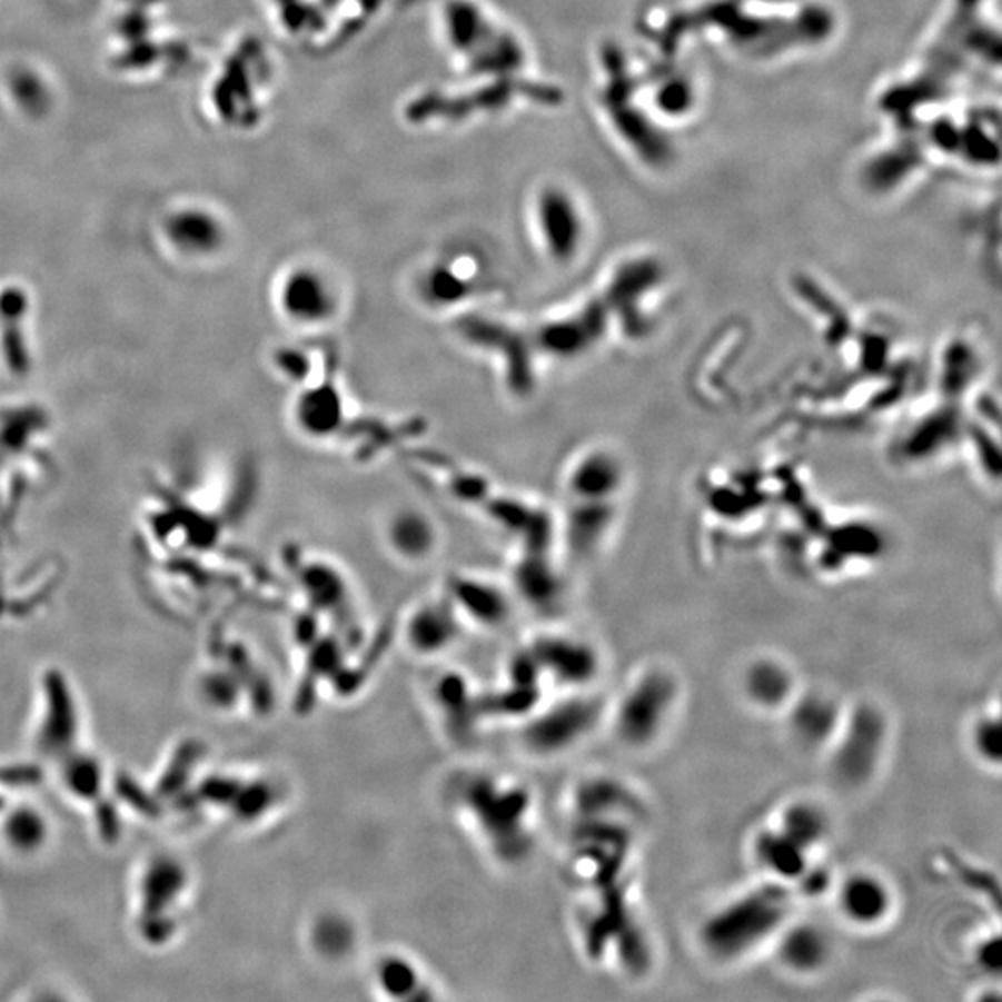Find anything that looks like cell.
Returning a JSON list of instances; mask_svg holds the SVG:
<instances>
[{"mask_svg":"<svg viewBox=\"0 0 1002 1002\" xmlns=\"http://www.w3.org/2000/svg\"><path fill=\"white\" fill-rule=\"evenodd\" d=\"M795 902L793 887L765 879L707 912L696 929V943L712 962H745L771 949L780 930L795 915Z\"/></svg>","mask_w":1002,"mask_h":1002,"instance_id":"cell-1","label":"cell"},{"mask_svg":"<svg viewBox=\"0 0 1002 1002\" xmlns=\"http://www.w3.org/2000/svg\"><path fill=\"white\" fill-rule=\"evenodd\" d=\"M679 695L678 676L666 666L649 665L629 679L605 718L618 743L644 751L654 746L673 723Z\"/></svg>","mask_w":1002,"mask_h":1002,"instance_id":"cell-2","label":"cell"},{"mask_svg":"<svg viewBox=\"0 0 1002 1002\" xmlns=\"http://www.w3.org/2000/svg\"><path fill=\"white\" fill-rule=\"evenodd\" d=\"M890 718L879 704L845 707L840 730L826 748L830 776L843 790H863L879 776L890 748Z\"/></svg>","mask_w":1002,"mask_h":1002,"instance_id":"cell-3","label":"cell"},{"mask_svg":"<svg viewBox=\"0 0 1002 1002\" xmlns=\"http://www.w3.org/2000/svg\"><path fill=\"white\" fill-rule=\"evenodd\" d=\"M344 302L346 296L337 277L310 260L288 266L275 286V308L280 318L305 333L337 324Z\"/></svg>","mask_w":1002,"mask_h":1002,"instance_id":"cell-4","label":"cell"},{"mask_svg":"<svg viewBox=\"0 0 1002 1002\" xmlns=\"http://www.w3.org/2000/svg\"><path fill=\"white\" fill-rule=\"evenodd\" d=\"M604 704L593 691L563 693L554 706L535 713L524 726V745L535 756H559L587 740L605 718Z\"/></svg>","mask_w":1002,"mask_h":1002,"instance_id":"cell-5","label":"cell"},{"mask_svg":"<svg viewBox=\"0 0 1002 1002\" xmlns=\"http://www.w3.org/2000/svg\"><path fill=\"white\" fill-rule=\"evenodd\" d=\"M532 227L548 262L571 266L583 247V218L576 199L560 186H544L532 202Z\"/></svg>","mask_w":1002,"mask_h":1002,"instance_id":"cell-6","label":"cell"},{"mask_svg":"<svg viewBox=\"0 0 1002 1002\" xmlns=\"http://www.w3.org/2000/svg\"><path fill=\"white\" fill-rule=\"evenodd\" d=\"M527 659L563 693L593 691L602 673L598 649L583 638L554 632L538 635L526 649Z\"/></svg>","mask_w":1002,"mask_h":1002,"instance_id":"cell-7","label":"cell"},{"mask_svg":"<svg viewBox=\"0 0 1002 1002\" xmlns=\"http://www.w3.org/2000/svg\"><path fill=\"white\" fill-rule=\"evenodd\" d=\"M840 917L856 930L884 926L895 912L896 896L890 882L869 869H857L834 884Z\"/></svg>","mask_w":1002,"mask_h":1002,"instance_id":"cell-8","label":"cell"},{"mask_svg":"<svg viewBox=\"0 0 1002 1002\" xmlns=\"http://www.w3.org/2000/svg\"><path fill=\"white\" fill-rule=\"evenodd\" d=\"M845 707L829 691L798 690L784 710L791 740L804 751L826 752L840 730Z\"/></svg>","mask_w":1002,"mask_h":1002,"instance_id":"cell-9","label":"cell"},{"mask_svg":"<svg viewBox=\"0 0 1002 1002\" xmlns=\"http://www.w3.org/2000/svg\"><path fill=\"white\" fill-rule=\"evenodd\" d=\"M834 941L829 930L815 921L795 919L780 930L771 945L780 968L795 976H813L823 973L834 956Z\"/></svg>","mask_w":1002,"mask_h":1002,"instance_id":"cell-10","label":"cell"},{"mask_svg":"<svg viewBox=\"0 0 1002 1002\" xmlns=\"http://www.w3.org/2000/svg\"><path fill=\"white\" fill-rule=\"evenodd\" d=\"M446 596L460 621L483 627L504 626L510 618L516 599L509 585H499L472 574L452 577Z\"/></svg>","mask_w":1002,"mask_h":1002,"instance_id":"cell-11","label":"cell"},{"mask_svg":"<svg viewBox=\"0 0 1002 1002\" xmlns=\"http://www.w3.org/2000/svg\"><path fill=\"white\" fill-rule=\"evenodd\" d=\"M385 548L407 565H421L437 554L440 529L427 510L413 505L394 509L383 522Z\"/></svg>","mask_w":1002,"mask_h":1002,"instance_id":"cell-12","label":"cell"},{"mask_svg":"<svg viewBox=\"0 0 1002 1002\" xmlns=\"http://www.w3.org/2000/svg\"><path fill=\"white\" fill-rule=\"evenodd\" d=\"M622 485V466L607 449L576 455L563 474V490L576 504H609Z\"/></svg>","mask_w":1002,"mask_h":1002,"instance_id":"cell-13","label":"cell"},{"mask_svg":"<svg viewBox=\"0 0 1002 1002\" xmlns=\"http://www.w3.org/2000/svg\"><path fill=\"white\" fill-rule=\"evenodd\" d=\"M346 420V399L335 383L318 381L302 387L291 401V421L308 440H329Z\"/></svg>","mask_w":1002,"mask_h":1002,"instance_id":"cell-14","label":"cell"},{"mask_svg":"<svg viewBox=\"0 0 1002 1002\" xmlns=\"http://www.w3.org/2000/svg\"><path fill=\"white\" fill-rule=\"evenodd\" d=\"M460 621L448 596L427 599L413 609L405 622V638L410 648L420 655L443 654L459 641Z\"/></svg>","mask_w":1002,"mask_h":1002,"instance_id":"cell-15","label":"cell"},{"mask_svg":"<svg viewBox=\"0 0 1002 1002\" xmlns=\"http://www.w3.org/2000/svg\"><path fill=\"white\" fill-rule=\"evenodd\" d=\"M751 854L757 867L765 873V879L782 882L790 887H795L802 874L815 863L810 852L782 834L773 823L763 824L754 832Z\"/></svg>","mask_w":1002,"mask_h":1002,"instance_id":"cell-16","label":"cell"},{"mask_svg":"<svg viewBox=\"0 0 1002 1002\" xmlns=\"http://www.w3.org/2000/svg\"><path fill=\"white\" fill-rule=\"evenodd\" d=\"M798 690L793 668L776 657L751 661L741 678L745 701L754 710L765 713H784Z\"/></svg>","mask_w":1002,"mask_h":1002,"instance_id":"cell-17","label":"cell"},{"mask_svg":"<svg viewBox=\"0 0 1002 1002\" xmlns=\"http://www.w3.org/2000/svg\"><path fill=\"white\" fill-rule=\"evenodd\" d=\"M477 291L476 277L470 266L459 258H440L421 269L416 280V294L424 307L431 310H452L470 301Z\"/></svg>","mask_w":1002,"mask_h":1002,"instance_id":"cell-18","label":"cell"},{"mask_svg":"<svg viewBox=\"0 0 1002 1002\" xmlns=\"http://www.w3.org/2000/svg\"><path fill=\"white\" fill-rule=\"evenodd\" d=\"M771 823L812 856L817 854L819 849H823L832 830L826 810L810 798L787 802L780 807Z\"/></svg>","mask_w":1002,"mask_h":1002,"instance_id":"cell-19","label":"cell"},{"mask_svg":"<svg viewBox=\"0 0 1002 1002\" xmlns=\"http://www.w3.org/2000/svg\"><path fill=\"white\" fill-rule=\"evenodd\" d=\"M175 241L191 255H208L221 246L224 229L208 214H182L173 224Z\"/></svg>","mask_w":1002,"mask_h":1002,"instance_id":"cell-20","label":"cell"},{"mask_svg":"<svg viewBox=\"0 0 1002 1002\" xmlns=\"http://www.w3.org/2000/svg\"><path fill=\"white\" fill-rule=\"evenodd\" d=\"M302 588L307 598L318 605L319 609H337V604H343L344 596L348 593L343 574L324 560L305 566Z\"/></svg>","mask_w":1002,"mask_h":1002,"instance_id":"cell-21","label":"cell"},{"mask_svg":"<svg viewBox=\"0 0 1002 1002\" xmlns=\"http://www.w3.org/2000/svg\"><path fill=\"white\" fill-rule=\"evenodd\" d=\"M971 746L974 756L988 767H999L1001 763V718L999 715L984 713L976 717L971 730Z\"/></svg>","mask_w":1002,"mask_h":1002,"instance_id":"cell-22","label":"cell"}]
</instances>
